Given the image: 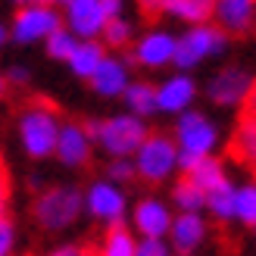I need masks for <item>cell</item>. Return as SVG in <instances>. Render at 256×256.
Segmentation results:
<instances>
[{
  "label": "cell",
  "instance_id": "ffe728a7",
  "mask_svg": "<svg viewBox=\"0 0 256 256\" xmlns=\"http://www.w3.org/2000/svg\"><path fill=\"white\" fill-rule=\"evenodd\" d=\"M184 178L194 188H200L203 194H210V190H216L219 184H225V172H222V162L212 160V156H203L190 172H184Z\"/></svg>",
  "mask_w": 256,
  "mask_h": 256
},
{
  "label": "cell",
  "instance_id": "484cf974",
  "mask_svg": "<svg viewBox=\"0 0 256 256\" xmlns=\"http://www.w3.org/2000/svg\"><path fill=\"white\" fill-rule=\"evenodd\" d=\"M172 200L182 206V212H197L203 203H206V194H203L200 188H194V184H190L188 178L182 175V182H178L175 190H172Z\"/></svg>",
  "mask_w": 256,
  "mask_h": 256
},
{
  "label": "cell",
  "instance_id": "2e32d148",
  "mask_svg": "<svg viewBox=\"0 0 256 256\" xmlns=\"http://www.w3.org/2000/svg\"><path fill=\"white\" fill-rule=\"evenodd\" d=\"M197 88L194 82L188 78V75H175L169 78L160 91H156V110H166V112H184L190 106V100H194Z\"/></svg>",
  "mask_w": 256,
  "mask_h": 256
},
{
  "label": "cell",
  "instance_id": "d6986e66",
  "mask_svg": "<svg viewBox=\"0 0 256 256\" xmlns=\"http://www.w3.org/2000/svg\"><path fill=\"white\" fill-rule=\"evenodd\" d=\"M104 44H97V41H82L78 47H75L72 50V56L66 60L69 62V66H72V72L75 75H78V78H91V75L97 72V66H100V62H104Z\"/></svg>",
  "mask_w": 256,
  "mask_h": 256
},
{
  "label": "cell",
  "instance_id": "7a4b0ae2",
  "mask_svg": "<svg viewBox=\"0 0 256 256\" xmlns=\"http://www.w3.org/2000/svg\"><path fill=\"white\" fill-rule=\"evenodd\" d=\"M84 134L97 140L110 156L125 160L138 153V147L144 144V138L150 134L144 119L138 116H116V119H106V122H97V119H88L84 122Z\"/></svg>",
  "mask_w": 256,
  "mask_h": 256
},
{
  "label": "cell",
  "instance_id": "cb8c5ba5",
  "mask_svg": "<svg viewBox=\"0 0 256 256\" xmlns=\"http://www.w3.org/2000/svg\"><path fill=\"white\" fill-rule=\"evenodd\" d=\"M44 41H47V54L54 56V60H69L72 50L78 47V38H75V34L66 28V25H60L56 32H50Z\"/></svg>",
  "mask_w": 256,
  "mask_h": 256
},
{
  "label": "cell",
  "instance_id": "8d00e7d4",
  "mask_svg": "<svg viewBox=\"0 0 256 256\" xmlns=\"http://www.w3.org/2000/svg\"><path fill=\"white\" fill-rule=\"evenodd\" d=\"M78 250L82 247H60V250H54L50 256H78Z\"/></svg>",
  "mask_w": 256,
  "mask_h": 256
},
{
  "label": "cell",
  "instance_id": "3957f363",
  "mask_svg": "<svg viewBox=\"0 0 256 256\" xmlns=\"http://www.w3.org/2000/svg\"><path fill=\"white\" fill-rule=\"evenodd\" d=\"M84 210V194L78 188H69V184H56V188H47L44 194H38L34 200V222L47 228V232H62L69 228L75 219L82 216Z\"/></svg>",
  "mask_w": 256,
  "mask_h": 256
},
{
  "label": "cell",
  "instance_id": "d6a6232c",
  "mask_svg": "<svg viewBox=\"0 0 256 256\" xmlns=\"http://www.w3.org/2000/svg\"><path fill=\"white\" fill-rule=\"evenodd\" d=\"M10 197H12V182H10L6 169H0V216H6V210H10Z\"/></svg>",
  "mask_w": 256,
  "mask_h": 256
},
{
  "label": "cell",
  "instance_id": "6da1fadb",
  "mask_svg": "<svg viewBox=\"0 0 256 256\" xmlns=\"http://www.w3.org/2000/svg\"><path fill=\"white\" fill-rule=\"evenodd\" d=\"M60 106L50 97L34 94L28 97V106H25L22 119H19V138L22 147L32 160H44L54 153L56 147V134H60Z\"/></svg>",
  "mask_w": 256,
  "mask_h": 256
},
{
  "label": "cell",
  "instance_id": "60d3db41",
  "mask_svg": "<svg viewBox=\"0 0 256 256\" xmlns=\"http://www.w3.org/2000/svg\"><path fill=\"white\" fill-rule=\"evenodd\" d=\"M32 4H38V0H19V6H32Z\"/></svg>",
  "mask_w": 256,
  "mask_h": 256
},
{
  "label": "cell",
  "instance_id": "277c9868",
  "mask_svg": "<svg viewBox=\"0 0 256 256\" xmlns=\"http://www.w3.org/2000/svg\"><path fill=\"white\" fill-rule=\"evenodd\" d=\"M178 160V147L172 138L166 134H147L144 144L138 147V160H134V172L150 184H160L166 175H172Z\"/></svg>",
  "mask_w": 256,
  "mask_h": 256
},
{
  "label": "cell",
  "instance_id": "83f0119b",
  "mask_svg": "<svg viewBox=\"0 0 256 256\" xmlns=\"http://www.w3.org/2000/svg\"><path fill=\"white\" fill-rule=\"evenodd\" d=\"M100 34H104V44L106 47H125L128 41H132V25L119 16V19H110Z\"/></svg>",
  "mask_w": 256,
  "mask_h": 256
},
{
  "label": "cell",
  "instance_id": "9a60e30c",
  "mask_svg": "<svg viewBox=\"0 0 256 256\" xmlns=\"http://www.w3.org/2000/svg\"><path fill=\"white\" fill-rule=\"evenodd\" d=\"M172 225V216L160 200H140L134 210V228L144 238H162Z\"/></svg>",
  "mask_w": 256,
  "mask_h": 256
},
{
  "label": "cell",
  "instance_id": "ba28073f",
  "mask_svg": "<svg viewBox=\"0 0 256 256\" xmlns=\"http://www.w3.org/2000/svg\"><path fill=\"white\" fill-rule=\"evenodd\" d=\"M66 22H69V32L75 38H84V41H94L106 25L100 0H69L66 4Z\"/></svg>",
  "mask_w": 256,
  "mask_h": 256
},
{
  "label": "cell",
  "instance_id": "4316f807",
  "mask_svg": "<svg viewBox=\"0 0 256 256\" xmlns=\"http://www.w3.org/2000/svg\"><path fill=\"white\" fill-rule=\"evenodd\" d=\"M234 216L247 225H256V184L234 190Z\"/></svg>",
  "mask_w": 256,
  "mask_h": 256
},
{
  "label": "cell",
  "instance_id": "ee69618b",
  "mask_svg": "<svg viewBox=\"0 0 256 256\" xmlns=\"http://www.w3.org/2000/svg\"><path fill=\"white\" fill-rule=\"evenodd\" d=\"M210 4H216V0H210Z\"/></svg>",
  "mask_w": 256,
  "mask_h": 256
},
{
  "label": "cell",
  "instance_id": "ac0fdd59",
  "mask_svg": "<svg viewBox=\"0 0 256 256\" xmlns=\"http://www.w3.org/2000/svg\"><path fill=\"white\" fill-rule=\"evenodd\" d=\"M169 232H172L175 250L182 253V256H188V253L203 240V232H206V228H203V219H200L197 212H182L178 219H172Z\"/></svg>",
  "mask_w": 256,
  "mask_h": 256
},
{
  "label": "cell",
  "instance_id": "603a6c76",
  "mask_svg": "<svg viewBox=\"0 0 256 256\" xmlns=\"http://www.w3.org/2000/svg\"><path fill=\"white\" fill-rule=\"evenodd\" d=\"M212 6L216 4H210V0H169V10L166 12H172L178 19H188L194 25H203L212 16Z\"/></svg>",
  "mask_w": 256,
  "mask_h": 256
},
{
  "label": "cell",
  "instance_id": "836d02e7",
  "mask_svg": "<svg viewBox=\"0 0 256 256\" xmlns=\"http://www.w3.org/2000/svg\"><path fill=\"white\" fill-rule=\"evenodd\" d=\"M240 116H253L256 119V78L250 82L247 94H244V112H240Z\"/></svg>",
  "mask_w": 256,
  "mask_h": 256
},
{
  "label": "cell",
  "instance_id": "5bb4252c",
  "mask_svg": "<svg viewBox=\"0 0 256 256\" xmlns=\"http://www.w3.org/2000/svg\"><path fill=\"white\" fill-rule=\"evenodd\" d=\"M228 156L256 172V119L253 116H240L238 119L234 134L228 140Z\"/></svg>",
  "mask_w": 256,
  "mask_h": 256
},
{
  "label": "cell",
  "instance_id": "4dcf8cb0",
  "mask_svg": "<svg viewBox=\"0 0 256 256\" xmlns=\"http://www.w3.org/2000/svg\"><path fill=\"white\" fill-rule=\"evenodd\" d=\"M106 175L112 178V182H132V178H134V162H128V160H112L110 169H106Z\"/></svg>",
  "mask_w": 256,
  "mask_h": 256
},
{
  "label": "cell",
  "instance_id": "b9f144b4",
  "mask_svg": "<svg viewBox=\"0 0 256 256\" xmlns=\"http://www.w3.org/2000/svg\"><path fill=\"white\" fill-rule=\"evenodd\" d=\"M4 91H6V82H4V78H0V97H4Z\"/></svg>",
  "mask_w": 256,
  "mask_h": 256
},
{
  "label": "cell",
  "instance_id": "d4e9b609",
  "mask_svg": "<svg viewBox=\"0 0 256 256\" xmlns=\"http://www.w3.org/2000/svg\"><path fill=\"white\" fill-rule=\"evenodd\" d=\"M206 203H210V210L216 212V219H234V188L232 184H219L216 190H210L206 194Z\"/></svg>",
  "mask_w": 256,
  "mask_h": 256
},
{
  "label": "cell",
  "instance_id": "8992f818",
  "mask_svg": "<svg viewBox=\"0 0 256 256\" xmlns=\"http://www.w3.org/2000/svg\"><path fill=\"white\" fill-rule=\"evenodd\" d=\"M60 25H62V19L50 6H44V4L19 6L16 19H12V38H16L19 44H32V41L47 38L50 32H56Z\"/></svg>",
  "mask_w": 256,
  "mask_h": 256
},
{
  "label": "cell",
  "instance_id": "4fadbf2b",
  "mask_svg": "<svg viewBox=\"0 0 256 256\" xmlns=\"http://www.w3.org/2000/svg\"><path fill=\"white\" fill-rule=\"evenodd\" d=\"M212 12L222 22V32H234V34H247L253 25V12H256V0H219L212 6Z\"/></svg>",
  "mask_w": 256,
  "mask_h": 256
},
{
  "label": "cell",
  "instance_id": "e575fe53",
  "mask_svg": "<svg viewBox=\"0 0 256 256\" xmlns=\"http://www.w3.org/2000/svg\"><path fill=\"white\" fill-rule=\"evenodd\" d=\"M100 10H104V19H119L122 16V0H100Z\"/></svg>",
  "mask_w": 256,
  "mask_h": 256
},
{
  "label": "cell",
  "instance_id": "f35d334b",
  "mask_svg": "<svg viewBox=\"0 0 256 256\" xmlns=\"http://www.w3.org/2000/svg\"><path fill=\"white\" fill-rule=\"evenodd\" d=\"M38 4H44V6H54V4H69V0H38Z\"/></svg>",
  "mask_w": 256,
  "mask_h": 256
},
{
  "label": "cell",
  "instance_id": "f546056e",
  "mask_svg": "<svg viewBox=\"0 0 256 256\" xmlns=\"http://www.w3.org/2000/svg\"><path fill=\"white\" fill-rule=\"evenodd\" d=\"M134 256H169L162 238H144L140 244H134Z\"/></svg>",
  "mask_w": 256,
  "mask_h": 256
},
{
  "label": "cell",
  "instance_id": "ab89813d",
  "mask_svg": "<svg viewBox=\"0 0 256 256\" xmlns=\"http://www.w3.org/2000/svg\"><path fill=\"white\" fill-rule=\"evenodd\" d=\"M6 41V28H4V25H0V44H4Z\"/></svg>",
  "mask_w": 256,
  "mask_h": 256
},
{
  "label": "cell",
  "instance_id": "9c48e42d",
  "mask_svg": "<svg viewBox=\"0 0 256 256\" xmlns=\"http://www.w3.org/2000/svg\"><path fill=\"white\" fill-rule=\"evenodd\" d=\"M54 153L60 156L62 166H88L91 162V138L84 134L82 125L66 122V125H60Z\"/></svg>",
  "mask_w": 256,
  "mask_h": 256
},
{
  "label": "cell",
  "instance_id": "7bdbcfd3",
  "mask_svg": "<svg viewBox=\"0 0 256 256\" xmlns=\"http://www.w3.org/2000/svg\"><path fill=\"white\" fill-rule=\"evenodd\" d=\"M0 169H4V156H0Z\"/></svg>",
  "mask_w": 256,
  "mask_h": 256
},
{
  "label": "cell",
  "instance_id": "8fae6325",
  "mask_svg": "<svg viewBox=\"0 0 256 256\" xmlns=\"http://www.w3.org/2000/svg\"><path fill=\"white\" fill-rule=\"evenodd\" d=\"M175 56V38L166 34V32H150L138 41L132 60L140 62V66H150V69H160L166 62H172Z\"/></svg>",
  "mask_w": 256,
  "mask_h": 256
},
{
  "label": "cell",
  "instance_id": "d590c367",
  "mask_svg": "<svg viewBox=\"0 0 256 256\" xmlns=\"http://www.w3.org/2000/svg\"><path fill=\"white\" fill-rule=\"evenodd\" d=\"M10 82L12 84H25V82H28V69H10Z\"/></svg>",
  "mask_w": 256,
  "mask_h": 256
},
{
  "label": "cell",
  "instance_id": "7c38bea8",
  "mask_svg": "<svg viewBox=\"0 0 256 256\" xmlns=\"http://www.w3.org/2000/svg\"><path fill=\"white\" fill-rule=\"evenodd\" d=\"M250 75L244 69H222L216 78L210 82V97L216 100L219 106H232V104H240L250 88Z\"/></svg>",
  "mask_w": 256,
  "mask_h": 256
},
{
  "label": "cell",
  "instance_id": "52a82bcc",
  "mask_svg": "<svg viewBox=\"0 0 256 256\" xmlns=\"http://www.w3.org/2000/svg\"><path fill=\"white\" fill-rule=\"evenodd\" d=\"M175 138H178V150L182 153H194V156H210V150L216 144V128L200 116V112H182V119L175 125Z\"/></svg>",
  "mask_w": 256,
  "mask_h": 256
},
{
  "label": "cell",
  "instance_id": "1f68e13d",
  "mask_svg": "<svg viewBox=\"0 0 256 256\" xmlns=\"http://www.w3.org/2000/svg\"><path fill=\"white\" fill-rule=\"evenodd\" d=\"M138 6H140V12H144V19H160L166 10H169V0H138Z\"/></svg>",
  "mask_w": 256,
  "mask_h": 256
},
{
  "label": "cell",
  "instance_id": "5b68a950",
  "mask_svg": "<svg viewBox=\"0 0 256 256\" xmlns=\"http://www.w3.org/2000/svg\"><path fill=\"white\" fill-rule=\"evenodd\" d=\"M225 47H228V34L219 28V25H194L182 41H175L172 62L178 69H190V66H197L203 56L222 54Z\"/></svg>",
  "mask_w": 256,
  "mask_h": 256
},
{
  "label": "cell",
  "instance_id": "44dd1931",
  "mask_svg": "<svg viewBox=\"0 0 256 256\" xmlns=\"http://www.w3.org/2000/svg\"><path fill=\"white\" fill-rule=\"evenodd\" d=\"M122 94H125V104L132 106V116L144 119V116H150V112H156V88L153 84L134 82V84H128Z\"/></svg>",
  "mask_w": 256,
  "mask_h": 256
},
{
  "label": "cell",
  "instance_id": "7402d4cb",
  "mask_svg": "<svg viewBox=\"0 0 256 256\" xmlns=\"http://www.w3.org/2000/svg\"><path fill=\"white\" fill-rule=\"evenodd\" d=\"M97 256H134V238L128 234V228L122 222H112L106 228V238L100 244Z\"/></svg>",
  "mask_w": 256,
  "mask_h": 256
},
{
  "label": "cell",
  "instance_id": "74e56055",
  "mask_svg": "<svg viewBox=\"0 0 256 256\" xmlns=\"http://www.w3.org/2000/svg\"><path fill=\"white\" fill-rule=\"evenodd\" d=\"M78 256H97V247H82Z\"/></svg>",
  "mask_w": 256,
  "mask_h": 256
},
{
  "label": "cell",
  "instance_id": "30bf717a",
  "mask_svg": "<svg viewBox=\"0 0 256 256\" xmlns=\"http://www.w3.org/2000/svg\"><path fill=\"white\" fill-rule=\"evenodd\" d=\"M84 206L94 219H104V222L112 225V222H122V216H125V197H122V190L112 188L110 182H97L88 190Z\"/></svg>",
  "mask_w": 256,
  "mask_h": 256
},
{
  "label": "cell",
  "instance_id": "f1b7e54d",
  "mask_svg": "<svg viewBox=\"0 0 256 256\" xmlns=\"http://www.w3.org/2000/svg\"><path fill=\"white\" fill-rule=\"evenodd\" d=\"M16 244V225L10 216H0V256H10Z\"/></svg>",
  "mask_w": 256,
  "mask_h": 256
},
{
  "label": "cell",
  "instance_id": "e0dca14e",
  "mask_svg": "<svg viewBox=\"0 0 256 256\" xmlns=\"http://www.w3.org/2000/svg\"><path fill=\"white\" fill-rule=\"evenodd\" d=\"M91 88L104 97H119L125 88H128V72H125V62L112 60V56H104V62L97 66V72L91 75Z\"/></svg>",
  "mask_w": 256,
  "mask_h": 256
}]
</instances>
